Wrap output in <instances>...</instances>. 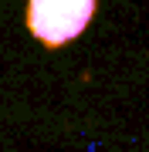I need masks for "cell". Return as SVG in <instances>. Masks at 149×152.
Instances as JSON below:
<instances>
[{
    "mask_svg": "<svg viewBox=\"0 0 149 152\" xmlns=\"http://www.w3.org/2000/svg\"><path fill=\"white\" fill-rule=\"evenodd\" d=\"M92 14H95V0H31L27 27L41 44L61 48L88 27Z\"/></svg>",
    "mask_w": 149,
    "mask_h": 152,
    "instance_id": "obj_1",
    "label": "cell"
}]
</instances>
